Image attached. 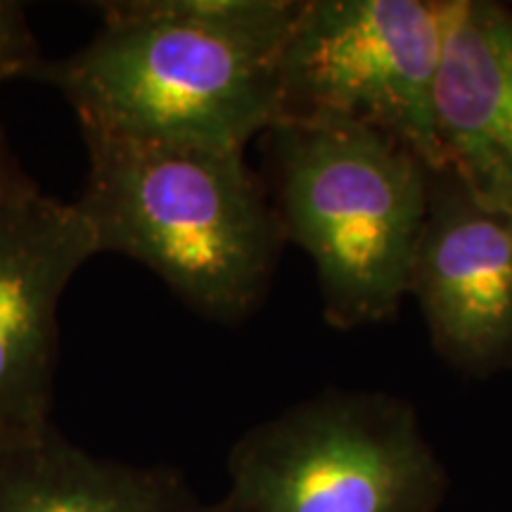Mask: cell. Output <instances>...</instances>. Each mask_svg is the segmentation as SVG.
I'll return each mask as SVG.
<instances>
[{
    "label": "cell",
    "mask_w": 512,
    "mask_h": 512,
    "mask_svg": "<svg viewBox=\"0 0 512 512\" xmlns=\"http://www.w3.org/2000/svg\"><path fill=\"white\" fill-rule=\"evenodd\" d=\"M439 0H302L280 53L278 124H358L387 133L430 169Z\"/></svg>",
    "instance_id": "cell-5"
},
{
    "label": "cell",
    "mask_w": 512,
    "mask_h": 512,
    "mask_svg": "<svg viewBox=\"0 0 512 512\" xmlns=\"http://www.w3.org/2000/svg\"><path fill=\"white\" fill-rule=\"evenodd\" d=\"M86 188L76 209L98 254L138 261L197 316L252 318L271 292L283 221L242 150H200L83 133Z\"/></svg>",
    "instance_id": "cell-2"
},
{
    "label": "cell",
    "mask_w": 512,
    "mask_h": 512,
    "mask_svg": "<svg viewBox=\"0 0 512 512\" xmlns=\"http://www.w3.org/2000/svg\"><path fill=\"white\" fill-rule=\"evenodd\" d=\"M302 0H114L86 46L31 79L64 95L81 133L247 150L278 124L280 53Z\"/></svg>",
    "instance_id": "cell-1"
},
{
    "label": "cell",
    "mask_w": 512,
    "mask_h": 512,
    "mask_svg": "<svg viewBox=\"0 0 512 512\" xmlns=\"http://www.w3.org/2000/svg\"><path fill=\"white\" fill-rule=\"evenodd\" d=\"M219 512H439L451 479L415 403L330 387L249 427Z\"/></svg>",
    "instance_id": "cell-4"
},
{
    "label": "cell",
    "mask_w": 512,
    "mask_h": 512,
    "mask_svg": "<svg viewBox=\"0 0 512 512\" xmlns=\"http://www.w3.org/2000/svg\"><path fill=\"white\" fill-rule=\"evenodd\" d=\"M34 190H38V183L24 171V166L19 164L3 131H0V207Z\"/></svg>",
    "instance_id": "cell-11"
},
{
    "label": "cell",
    "mask_w": 512,
    "mask_h": 512,
    "mask_svg": "<svg viewBox=\"0 0 512 512\" xmlns=\"http://www.w3.org/2000/svg\"><path fill=\"white\" fill-rule=\"evenodd\" d=\"M93 256L74 202L34 190L0 207V451L55 427L60 302Z\"/></svg>",
    "instance_id": "cell-6"
},
{
    "label": "cell",
    "mask_w": 512,
    "mask_h": 512,
    "mask_svg": "<svg viewBox=\"0 0 512 512\" xmlns=\"http://www.w3.org/2000/svg\"><path fill=\"white\" fill-rule=\"evenodd\" d=\"M271 197L285 238L316 268L332 330L389 323L408 297L432 169L370 126L275 124Z\"/></svg>",
    "instance_id": "cell-3"
},
{
    "label": "cell",
    "mask_w": 512,
    "mask_h": 512,
    "mask_svg": "<svg viewBox=\"0 0 512 512\" xmlns=\"http://www.w3.org/2000/svg\"><path fill=\"white\" fill-rule=\"evenodd\" d=\"M505 5H508V10H510V12H512V3H505Z\"/></svg>",
    "instance_id": "cell-12"
},
{
    "label": "cell",
    "mask_w": 512,
    "mask_h": 512,
    "mask_svg": "<svg viewBox=\"0 0 512 512\" xmlns=\"http://www.w3.org/2000/svg\"><path fill=\"white\" fill-rule=\"evenodd\" d=\"M0 512H219L181 470L100 458L53 427L0 451Z\"/></svg>",
    "instance_id": "cell-9"
},
{
    "label": "cell",
    "mask_w": 512,
    "mask_h": 512,
    "mask_svg": "<svg viewBox=\"0 0 512 512\" xmlns=\"http://www.w3.org/2000/svg\"><path fill=\"white\" fill-rule=\"evenodd\" d=\"M41 64L27 12L19 3L0 0V83L15 76H34Z\"/></svg>",
    "instance_id": "cell-10"
},
{
    "label": "cell",
    "mask_w": 512,
    "mask_h": 512,
    "mask_svg": "<svg viewBox=\"0 0 512 512\" xmlns=\"http://www.w3.org/2000/svg\"><path fill=\"white\" fill-rule=\"evenodd\" d=\"M439 10L441 159L477 202L512 216V12L496 0H439Z\"/></svg>",
    "instance_id": "cell-8"
},
{
    "label": "cell",
    "mask_w": 512,
    "mask_h": 512,
    "mask_svg": "<svg viewBox=\"0 0 512 512\" xmlns=\"http://www.w3.org/2000/svg\"><path fill=\"white\" fill-rule=\"evenodd\" d=\"M408 297L453 373L470 380L510 373L512 216L477 202L448 166L432 169Z\"/></svg>",
    "instance_id": "cell-7"
}]
</instances>
